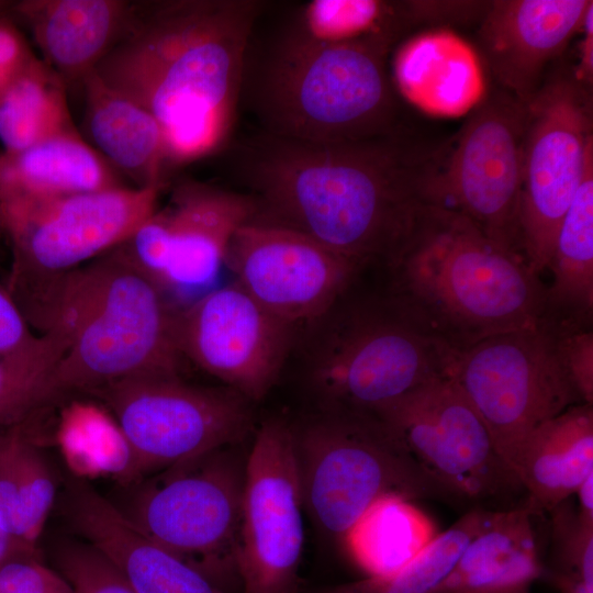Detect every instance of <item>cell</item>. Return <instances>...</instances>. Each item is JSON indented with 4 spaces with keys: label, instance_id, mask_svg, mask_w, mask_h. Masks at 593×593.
<instances>
[{
    "label": "cell",
    "instance_id": "obj_26",
    "mask_svg": "<svg viewBox=\"0 0 593 593\" xmlns=\"http://www.w3.org/2000/svg\"><path fill=\"white\" fill-rule=\"evenodd\" d=\"M78 131L0 153V198H49L125 187Z\"/></svg>",
    "mask_w": 593,
    "mask_h": 593
},
{
    "label": "cell",
    "instance_id": "obj_5",
    "mask_svg": "<svg viewBox=\"0 0 593 593\" xmlns=\"http://www.w3.org/2000/svg\"><path fill=\"white\" fill-rule=\"evenodd\" d=\"M393 44L316 45L281 37L256 69L244 70L246 96L264 133L336 143L398 132V103L387 70Z\"/></svg>",
    "mask_w": 593,
    "mask_h": 593
},
{
    "label": "cell",
    "instance_id": "obj_12",
    "mask_svg": "<svg viewBox=\"0 0 593 593\" xmlns=\"http://www.w3.org/2000/svg\"><path fill=\"white\" fill-rule=\"evenodd\" d=\"M374 415L455 503L488 511L525 505L518 477L449 376L427 382Z\"/></svg>",
    "mask_w": 593,
    "mask_h": 593
},
{
    "label": "cell",
    "instance_id": "obj_25",
    "mask_svg": "<svg viewBox=\"0 0 593 593\" xmlns=\"http://www.w3.org/2000/svg\"><path fill=\"white\" fill-rule=\"evenodd\" d=\"M536 516L526 505L490 511L483 527L433 593L528 589L541 578L544 568Z\"/></svg>",
    "mask_w": 593,
    "mask_h": 593
},
{
    "label": "cell",
    "instance_id": "obj_24",
    "mask_svg": "<svg viewBox=\"0 0 593 593\" xmlns=\"http://www.w3.org/2000/svg\"><path fill=\"white\" fill-rule=\"evenodd\" d=\"M87 132L93 148L136 188L167 187L164 135L156 119L92 71L82 80Z\"/></svg>",
    "mask_w": 593,
    "mask_h": 593
},
{
    "label": "cell",
    "instance_id": "obj_17",
    "mask_svg": "<svg viewBox=\"0 0 593 593\" xmlns=\"http://www.w3.org/2000/svg\"><path fill=\"white\" fill-rule=\"evenodd\" d=\"M296 331L236 282L209 290L176 317L182 357L250 402L264 399L277 382Z\"/></svg>",
    "mask_w": 593,
    "mask_h": 593
},
{
    "label": "cell",
    "instance_id": "obj_10",
    "mask_svg": "<svg viewBox=\"0 0 593 593\" xmlns=\"http://www.w3.org/2000/svg\"><path fill=\"white\" fill-rule=\"evenodd\" d=\"M449 377L511 468L533 430L583 403L561 359L555 323L546 314L532 327L490 336L460 351Z\"/></svg>",
    "mask_w": 593,
    "mask_h": 593
},
{
    "label": "cell",
    "instance_id": "obj_42",
    "mask_svg": "<svg viewBox=\"0 0 593 593\" xmlns=\"http://www.w3.org/2000/svg\"><path fill=\"white\" fill-rule=\"evenodd\" d=\"M578 513L580 517L593 524V473L585 478L577 489Z\"/></svg>",
    "mask_w": 593,
    "mask_h": 593
},
{
    "label": "cell",
    "instance_id": "obj_7",
    "mask_svg": "<svg viewBox=\"0 0 593 593\" xmlns=\"http://www.w3.org/2000/svg\"><path fill=\"white\" fill-rule=\"evenodd\" d=\"M291 430L303 507L332 539L385 495L455 503L373 414L318 410Z\"/></svg>",
    "mask_w": 593,
    "mask_h": 593
},
{
    "label": "cell",
    "instance_id": "obj_46",
    "mask_svg": "<svg viewBox=\"0 0 593 593\" xmlns=\"http://www.w3.org/2000/svg\"><path fill=\"white\" fill-rule=\"evenodd\" d=\"M10 7V3L7 1H0V16L2 13Z\"/></svg>",
    "mask_w": 593,
    "mask_h": 593
},
{
    "label": "cell",
    "instance_id": "obj_37",
    "mask_svg": "<svg viewBox=\"0 0 593 593\" xmlns=\"http://www.w3.org/2000/svg\"><path fill=\"white\" fill-rule=\"evenodd\" d=\"M57 579L40 552H22L0 566V593H51Z\"/></svg>",
    "mask_w": 593,
    "mask_h": 593
},
{
    "label": "cell",
    "instance_id": "obj_33",
    "mask_svg": "<svg viewBox=\"0 0 593 593\" xmlns=\"http://www.w3.org/2000/svg\"><path fill=\"white\" fill-rule=\"evenodd\" d=\"M490 511L471 508L406 566L382 577H368L326 593H433L454 569L469 541L483 527Z\"/></svg>",
    "mask_w": 593,
    "mask_h": 593
},
{
    "label": "cell",
    "instance_id": "obj_29",
    "mask_svg": "<svg viewBox=\"0 0 593 593\" xmlns=\"http://www.w3.org/2000/svg\"><path fill=\"white\" fill-rule=\"evenodd\" d=\"M435 536L432 519L411 501L385 495L361 514L342 541L368 577H382L406 566Z\"/></svg>",
    "mask_w": 593,
    "mask_h": 593
},
{
    "label": "cell",
    "instance_id": "obj_35",
    "mask_svg": "<svg viewBox=\"0 0 593 593\" xmlns=\"http://www.w3.org/2000/svg\"><path fill=\"white\" fill-rule=\"evenodd\" d=\"M56 562L74 593H135L115 566L83 540L61 542Z\"/></svg>",
    "mask_w": 593,
    "mask_h": 593
},
{
    "label": "cell",
    "instance_id": "obj_39",
    "mask_svg": "<svg viewBox=\"0 0 593 593\" xmlns=\"http://www.w3.org/2000/svg\"><path fill=\"white\" fill-rule=\"evenodd\" d=\"M20 307L0 286V356L19 354L34 347L41 339L30 329Z\"/></svg>",
    "mask_w": 593,
    "mask_h": 593
},
{
    "label": "cell",
    "instance_id": "obj_38",
    "mask_svg": "<svg viewBox=\"0 0 593 593\" xmlns=\"http://www.w3.org/2000/svg\"><path fill=\"white\" fill-rule=\"evenodd\" d=\"M490 1H403L409 26L416 23L449 24L481 19Z\"/></svg>",
    "mask_w": 593,
    "mask_h": 593
},
{
    "label": "cell",
    "instance_id": "obj_30",
    "mask_svg": "<svg viewBox=\"0 0 593 593\" xmlns=\"http://www.w3.org/2000/svg\"><path fill=\"white\" fill-rule=\"evenodd\" d=\"M65 80L33 56L0 89V142L3 152L26 148L52 136L76 132Z\"/></svg>",
    "mask_w": 593,
    "mask_h": 593
},
{
    "label": "cell",
    "instance_id": "obj_21",
    "mask_svg": "<svg viewBox=\"0 0 593 593\" xmlns=\"http://www.w3.org/2000/svg\"><path fill=\"white\" fill-rule=\"evenodd\" d=\"M392 85L412 105L439 118H459L485 98L479 53L460 35L437 27L403 42L392 60Z\"/></svg>",
    "mask_w": 593,
    "mask_h": 593
},
{
    "label": "cell",
    "instance_id": "obj_32",
    "mask_svg": "<svg viewBox=\"0 0 593 593\" xmlns=\"http://www.w3.org/2000/svg\"><path fill=\"white\" fill-rule=\"evenodd\" d=\"M67 344L65 333L53 327L31 349L0 356V428L42 415L57 401L53 376Z\"/></svg>",
    "mask_w": 593,
    "mask_h": 593
},
{
    "label": "cell",
    "instance_id": "obj_1",
    "mask_svg": "<svg viewBox=\"0 0 593 593\" xmlns=\"http://www.w3.org/2000/svg\"><path fill=\"white\" fill-rule=\"evenodd\" d=\"M440 156L399 131L336 143L261 132L242 153L239 172L253 221L303 234L362 269L384 268L428 203Z\"/></svg>",
    "mask_w": 593,
    "mask_h": 593
},
{
    "label": "cell",
    "instance_id": "obj_43",
    "mask_svg": "<svg viewBox=\"0 0 593 593\" xmlns=\"http://www.w3.org/2000/svg\"><path fill=\"white\" fill-rule=\"evenodd\" d=\"M22 552H40L38 549H31L21 546L9 533L5 524L0 516V566L11 557Z\"/></svg>",
    "mask_w": 593,
    "mask_h": 593
},
{
    "label": "cell",
    "instance_id": "obj_11",
    "mask_svg": "<svg viewBox=\"0 0 593 593\" xmlns=\"http://www.w3.org/2000/svg\"><path fill=\"white\" fill-rule=\"evenodd\" d=\"M90 394L114 418L138 473L242 443L254 427L253 402L225 385H193L180 376L133 377Z\"/></svg>",
    "mask_w": 593,
    "mask_h": 593
},
{
    "label": "cell",
    "instance_id": "obj_40",
    "mask_svg": "<svg viewBox=\"0 0 593 593\" xmlns=\"http://www.w3.org/2000/svg\"><path fill=\"white\" fill-rule=\"evenodd\" d=\"M34 56L18 27L0 16V86L16 75Z\"/></svg>",
    "mask_w": 593,
    "mask_h": 593
},
{
    "label": "cell",
    "instance_id": "obj_18",
    "mask_svg": "<svg viewBox=\"0 0 593 593\" xmlns=\"http://www.w3.org/2000/svg\"><path fill=\"white\" fill-rule=\"evenodd\" d=\"M225 266L259 304L298 328L326 313L362 270L303 234L255 221L232 237Z\"/></svg>",
    "mask_w": 593,
    "mask_h": 593
},
{
    "label": "cell",
    "instance_id": "obj_28",
    "mask_svg": "<svg viewBox=\"0 0 593 593\" xmlns=\"http://www.w3.org/2000/svg\"><path fill=\"white\" fill-rule=\"evenodd\" d=\"M552 282L545 313L593 322V147L588 152L580 186L558 230L548 266Z\"/></svg>",
    "mask_w": 593,
    "mask_h": 593
},
{
    "label": "cell",
    "instance_id": "obj_31",
    "mask_svg": "<svg viewBox=\"0 0 593 593\" xmlns=\"http://www.w3.org/2000/svg\"><path fill=\"white\" fill-rule=\"evenodd\" d=\"M406 26L402 2L312 0L300 9L283 37L316 45L372 40L393 44Z\"/></svg>",
    "mask_w": 593,
    "mask_h": 593
},
{
    "label": "cell",
    "instance_id": "obj_15",
    "mask_svg": "<svg viewBox=\"0 0 593 593\" xmlns=\"http://www.w3.org/2000/svg\"><path fill=\"white\" fill-rule=\"evenodd\" d=\"M256 215L246 193L197 180L177 183L157 209L122 244L118 254L166 294L208 292L216 280L236 231Z\"/></svg>",
    "mask_w": 593,
    "mask_h": 593
},
{
    "label": "cell",
    "instance_id": "obj_23",
    "mask_svg": "<svg viewBox=\"0 0 593 593\" xmlns=\"http://www.w3.org/2000/svg\"><path fill=\"white\" fill-rule=\"evenodd\" d=\"M512 468L525 490V505L537 515L574 495L593 473V404L572 405L539 425Z\"/></svg>",
    "mask_w": 593,
    "mask_h": 593
},
{
    "label": "cell",
    "instance_id": "obj_34",
    "mask_svg": "<svg viewBox=\"0 0 593 593\" xmlns=\"http://www.w3.org/2000/svg\"><path fill=\"white\" fill-rule=\"evenodd\" d=\"M550 514V551L542 575L560 593H593V524L570 499Z\"/></svg>",
    "mask_w": 593,
    "mask_h": 593
},
{
    "label": "cell",
    "instance_id": "obj_22",
    "mask_svg": "<svg viewBox=\"0 0 593 593\" xmlns=\"http://www.w3.org/2000/svg\"><path fill=\"white\" fill-rule=\"evenodd\" d=\"M124 0H24L25 22L43 60L65 82H82L118 41L130 12Z\"/></svg>",
    "mask_w": 593,
    "mask_h": 593
},
{
    "label": "cell",
    "instance_id": "obj_19",
    "mask_svg": "<svg viewBox=\"0 0 593 593\" xmlns=\"http://www.w3.org/2000/svg\"><path fill=\"white\" fill-rule=\"evenodd\" d=\"M591 0H494L480 21L482 58L501 90L527 104L547 66L580 33Z\"/></svg>",
    "mask_w": 593,
    "mask_h": 593
},
{
    "label": "cell",
    "instance_id": "obj_48",
    "mask_svg": "<svg viewBox=\"0 0 593 593\" xmlns=\"http://www.w3.org/2000/svg\"><path fill=\"white\" fill-rule=\"evenodd\" d=\"M0 89H1V86H0Z\"/></svg>",
    "mask_w": 593,
    "mask_h": 593
},
{
    "label": "cell",
    "instance_id": "obj_9",
    "mask_svg": "<svg viewBox=\"0 0 593 593\" xmlns=\"http://www.w3.org/2000/svg\"><path fill=\"white\" fill-rule=\"evenodd\" d=\"M240 443L161 470L121 512L149 539L215 582L236 572L247 454Z\"/></svg>",
    "mask_w": 593,
    "mask_h": 593
},
{
    "label": "cell",
    "instance_id": "obj_27",
    "mask_svg": "<svg viewBox=\"0 0 593 593\" xmlns=\"http://www.w3.org/2000/svg\"><path fill=\"white\" fill-rule=\"evenodd\" d=\"M34 419L0 428V516L21 546L37 544L58 495L57 473Z\"/></svg>",
    "mask_w": 593,
    "mask_h": 593
},
{
    "label": "cell",
    "instance_id": "obj_44",
    "mask_svg": "<svg viewBox=\"0 0 593 593\" xmlns=\"http://www.w3.org/2000/svg\"><path fill=\"white\" fill-rule=\"evenodd\" d=\"M58 573V572H57ZM51 593H74L69 584L58 574Z\"/></svg>",
    "mask_w": 593,
    "mask_h": 593
},
{
    "label": "cell",
    "instance_id": "obj_3",
    "mask_svg": "<svg viewBox=\"0 0 593 593\" xmlns=\"http://www.w3.org/2000/svg\"><path fill=\"white\" fill-rule=\"evenodd\" d=\"M384 269L387 290L458 353L532 327L546 310L547 287L526 260L441 205L419 208Z\"/></svg>",
    "mask_w": 593,
    "mask_h": 593
},
{
    "label": "cell",
    "instance_id": "obj_36",
    "mask_svg": "<svg viewBox=\"0 0 593 593\" xmlns=\"http://www.w3.org/2000/svg\"><path fill=\"white\" fill-rule=\"evenodd\" d=\"M549 316L561 359L583 403L593 404V323Z\"/></svg>",
    "mask_w": 593,
    "mask_h": 593
},
{
    "label": "cell",
    "instance_id": "obj_2",
    "mask_svg": "<svg viewBox=\"0 0 593 593\" xmlns=\"http://www.w3.org/2000/svg\"><path fill=\"white\" fill-rule=\"evenodd\" d=\"M261 8L254 0L131 2L94 72L156 119L169 168L226 144Z\"/></svg>",
    "mask_w": 593,
    "mask_h": 593
},
{
    "label": "cell",
    "instance_id": "obj_47",
    "mask_svg": "<svg viewBox=\"0 0 593 593\" xmlns=\"http://www.w3.org/2000/svg\"><path fill=\"white\" fill-rule=\"evenodd\" d=\"M3 232L2 230V225H1V220H0V234Z\"/></svg>",
    "mask_w": 593,
    "mask_h": 593
},
{
    "label": "cell",
    "instance_id": "obj_8",
    "mask_svg": "<svg viewBox=\"0 0 593 593\" xmlns=\"http://www.w3.org/2000/svg\"><path fill=\"white\" fill-rule=\"evenodd\" d=\"M165 188L0 198L1 225L13 255L7 291L27 323L38 328L61 278L127 239L157 209Z\"/></svg>",
    "mask_w": 593,
    "mask_h": 593
},
{
    "label": "cell",
    "instance_id": "obj_4",
    "mask_svg": "<svg viewBox=\"0 0 593 593\" xmlns=\"http://www.w3.org/2000/svg\"><path fill=\"white\" fill-rule=\"evenodd\" d=\"M177 312L150 278L113 249L67 273L41 326V334L60 328L68 342L53 376L57 401L133 377L180 376Z\"/></svg>",
    "mask_w": 593,
    "mask_h": 593
},
{
    "label": "cell",
    "instance_id": "obj_20",
    "mask_svg": "<svg viewBox=\"0 0 593 593\" xmlns=\"http://www.w3.org/2000/svg\"><path fill=\"white\" fill-rule=\"evenodd\" d=\"M63 511L70 528L107 557L135 593H228L149 539L82 479L66 481Z\"/></svg>",
    "mask_w": 593,
    "mask_h": 593
},
{
    "label": "cell",
    "instance_id": "obj_41",
    "mask_svg": "<svg viewBox=\"0 0 593 593\" xmlns=\"http://www.w3.org/2000/svg\"><path fill=\"white\" fill-rule=\"evenodd\" d=\"M579 64L572 69L574 79L591 88L593 78V5L588 10L581 31Z\"/></svg>",
    "mask_w": 593,
    "mask_h": 593
},
{
    "label": "cell",
    "instance_id": "obj_13",
    "mask_svg": "<svg viewBox=\"0 0 593 593\" xmlns=\"http://www.w3.org/2000/svg\"><path fill=\"white\" fill-rule=\"evenodd\" d=\"M526 122V104L501 89L486 96L455 145L443 148L428 192L429 204L460 213L524 259L519 210Z\"/></svg>",
    "mask_w": 593,
    "mask_h": 593
},
{
    "label": "cell",
    "instance_id": "obj_45",
    "mask_svg": "<svg viewBox=\"0 0 593 593\" xmlns=\"http://www.w3.org/2000/svg\"><path fill=\"white\" fill-rule=\"evenodd\" d=\"M462 593H527V589L503 590V591H488V592H462Z\"/></svg>",
    "mask_w": 593,
    "mask_h": 593
},
{
    "label": "cell",
    "instance_id": "obj_16",
    "mask_svg": "<svg viewBox=\"0 0 593 593\" xmlns=\"http://www.w3.org/2000/svg\"><path fill=\"white\" fill-rule=\"evenodd\" d=\"M303 502L291 424L269 418L247 454L237 573L243 593H294Z\"/></svg>",
    "mask_w": 593,
    "mask_h": 593
},
{
    "label": "cell",
    "instance_id": "obj_14",
    "mask_svg": "<svg viewBox=\"0 0 593 593\" xmlns=\"http://www.w3.org/2000/svg\"><path fill=\"white\" fill-rule=\"evenodd\" d=\"M526 108L519 224L524 257L540 277L593 147L591 91L562 71L544 81Z\"/></svg>",
    "mask_w": 593,
    "mask_h": 593
},
{
    "label": "cell",
    "instance_id": "obj_6",
    "mask_svg": "<svg viewBox=\"0 0 593 593\" xmlns=\"http://www.w3.org/2000/svg\"><path fill=\"white\" fill-rule=\"evenodd\" d=\"M351 287L303 326L310 331L303 347L305 380L320 410L374 415L449 376L457 350L387 289L357 294Z\"/></svg>",
    "mask_w": 593,
    "mask_h": 593
}]
</instances>
